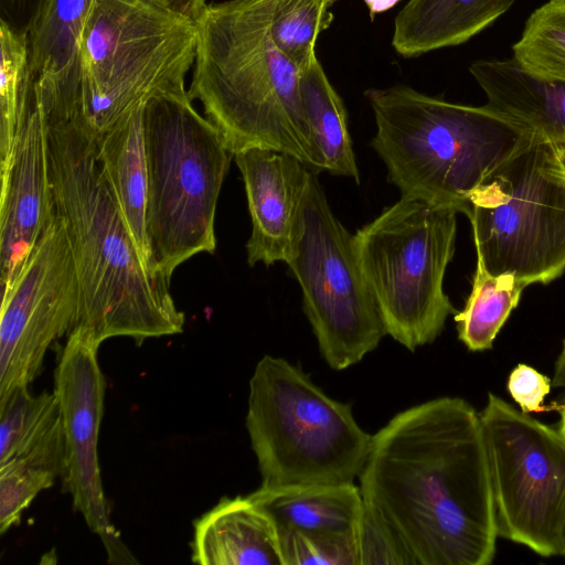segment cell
<instances>
[{"label": "cell", "instance_id": "obj_33", "mask_svg": "<svg viewBox=\"0 0 565 565\" xmlns=\"http://www.w3.org/2000/svg\"><path fill=\"white\" fill-rule=\"evenodd\" d=\"M552 386L562 390L565 397V340L555 360Z\"/></svg>", "mask_w": 565, "mask_h": 565}, {"label": "cell", "instance_id": "obj_19", "mask_svg": "<svg viewBox=\"0 0 565 565\" xmlns=\"http://www.w3.org/2000/svg\"><path fill=\"white\" fill-rule=\"evenodd\" d=\"M515 0H408L394 21L392 46L416 57L460 45L491 25Z\"/></svg>", "mask_w": 565, "mask_h": 565}, {"label": "cell", "instance_id": "obj_7", "mask_svg": "<svg viewBox=\"0 0 565 565\" xmlns=\"http://www.w3.org/2000/svg\"><path fill=\"white\" fill-rule=\"evenodd\" d=\"M262 484L354 483L372 435L282 358L264 355L249 380L245 418Z\"/></svg>", "mask_w": 565, "mask_h": 565}, {"label": "cell", "instance_id": "obj_6", "mask_svg": "<svg viewBox=\"0 0 565 565\" xmlns=\"http://www.w3.org/2000/svg\"><path fill=\"white\" fill-rule=\"evenodd\" d=\"M194 21L148 0H94L78 46L77 103L97 136L167 90H184L194 65Z\"/></svg>", "mask_w": 565, "mask_h": 565}, {"label": "cell", "instance_id": "obj_9", "mask_svg": "<svg viewBox=\"0 0 565 565\" xmlns=\"http://www.w3.org/2000/svg\"><path fill=\"white\" fill-rule=\"evenodd\" d=\"M476 255L493 276L526 286L565 271V164L559 148L533 132L471 192Z\"/></svg>", "mask_w": 565, "mask_h": 565}, {"label": "cell", "instance_id": "obj_16", "mask_svg": "<svg viewBox=\"0 0 565 565\" xmlns=\"http://www.w3.org/2000/svg\"><path fill=\"white\" fill-rule=\"evenodd\" d=\"M93 1L45 0L28 33L30 76L46 116L78 109V46Z\"/></svg>", "mask_w": 565, "mask_h": 565}, {"label": "cell", "instance_id": "obj_8", "mask_svg": "<svg viewBox=\"0 0 565 565\" xmlns=\"http://www.w3.org/2000/svg\"><path fill=\"white\" fill-rule=\"evenodd\" d=\"M457 213L402 196L353 235L385 332L409 351L434 342L457 312L444 291Z\"/></svg>", "mask_w": 565, "mask_h": 565}, {"label": "cell", "instance_id": "obj_21", "mask_svg": "<svg viewBox=\"0 0 565 565\" xmlns=\"http://www.w3.org/2000/svg\"><path fill=\"white\" fill-rule=\"evenodd\" d=\"M142 106L95 136L97 159L105 181L139 253L152 270L146 225L148 183Z\"/></svg>", "mask_w": 565, "mask_h": 565}, {"label": "cell", "instance_id": "obj_31", "mask_svg": "<svg viewBox=\"0 0 565 565\" xmlns=\"http://www.w3.org/2000/svg\"><path fill=\"white\" fill-rule=\"evenodd\" d=\"M44 3L45 0H0V21L29 33Z\"/></svg>", "mask_w": 565, "mask_h": 565}, {"label": "cell", "instance_id": "obj_11", "mask_svg": "<svg viewBox=\"0 0 565 565\" xmlns=\"http://www.w3.org/2000/svg\"><path fill=\"white\" fill-rule=\"evenodd\" d=\"M479 414L499 537L542 557L562 556L565 436L493 393Z\"/></svg>", "mask_w": 565, "mask_h": 565}, {"label": "cell", "instance_id": "obj_1", "mask_svg": "<svg viewBox=\"0 0 565 565\" xmlns=\"http://www.w3.org/2000/svg\"><path fill=\"white\" fill-rule=\"evenodd\" d=\"M364 516L401 565H489L498 530L476 408L444 396L396 414L372 435L359 476Z\"/></svg>", "mask_w": 565, "mask_h": 565}, {"label": "cell", "instance_id": "obj_13", "mask_svg": "<svg viewBox=\"0 0 565 565\" xmlns=\"http://www.w3.org/2000/svg\"><path fill=\"white\" fill-rule=\"evenodd\" d=\"M99 344L78 329L67 334L54 372L66 446L64 484L73 505L97 534L111 564H137L109 518L103 489L98 436L106 381L97 352Z\"/></svg>", "mask_w": 565, "mask_h": 565}, {"label": "cell", "instance_id": "obj_20", "mask_svg": "<svg viewBox=\"0 0 565 565\" xmlns=\"http://www.w3.org/2000/svg\"><path fill=\"white\" fill-rule=\"evenodd\" d=\"M248 495L270 516L278 533H358L364 515L354 483L262 484Z\"/></svg>", "mask_w": 565, "mask_h": 565}, {"label": "cell", "instance_id": "obj_28", "mask_svg": "<svg viewBox=\"0 0 565 565\" xmlns=\"http://www.w3.org/2000/svg\"><path fill=\"white\" fill-rule=\"evenodd\" d=\"M282 565H360L358 533L279 532Z\"/></svg>", "mask_w": 565, "mask_h": 565}, {"label": "cell", "instance_id": "obj_29", "mask_svg": "<svg viewBox=\"0 0 565 565\" xmlns=\"http://www.w3.org/2000/svg\"><path fill=\"white\" fill-rule=\"evenodd\" d=\"M56 478L55 472L24 459L0 463V533L17 525L34 498Z\"/></svg>", "mask_w": 565, "mask_h": 565}, {"label": "cell", "instance_id": "obj_15", "mask_svg": "<svg viewBox=\"0 0 565 565\" xmlns=\"http://www.w3.org/2000/svg\"><path fill=\"white\" fill-rule=\"evenodd\" d=\"M234 159L252 220L246 244L248 265L287 263L311 170L297 158L269 149H247L235 153Z\"/></svg>", "mask_w": 565, "mask_h": 565}, {"label": "cell", "instance_id": "obj_25", "mask_svg": "<svg viewBox=\"0 0 565 565\" xmlns=\"http://www.w3.org/2000/svg\"><path fill=\"white\" fill-rule=\"evenodd\" d=\"M0 166L12 150L15 135L29 110L33 82L30 76L29 34L0 21Z\"/></svg>", "mask_w": 565, "mask_h": 565}, {"label": "cell", "instance_id": "obj_18", "mask_svg": "<svg viewBox=\"0 0 565 565\" xmlns=\"http://www.w3.org/2000/svg\"><path fill=\"white\" fill-rule=\"evenodd\" d=\"M469 72L491 109L557 146H565V82L543 78L513 58L479 60Z\"/></svg>", "mask_w": 565, "mask_h": 565}, {"label": "cell", "instance_id": "obj_17", "mask_svg": "<svg viewBox=\"0 0 565 565\" xmlns=\"http://www.w3.org/2000/svg\"><path fill=\"white\" fill-rule=\"evenodd\" d=\"M191 558L201 565H282L277 527L249 497H224L194 522Z\"/></svg>", "mask_w": 565, "mask_h": 565}, {"label": "cell", "instance_id": "obj_24", "mask_svg": "<svg viewBox=\"0 0 565 565\" xmlns=\"http://www.w3.org/2000/svg\"><path fill=\"white\" fill-rule=\"evenodd\" d=\"M527 287L512 274L491 275L477 257L472 287L462 310L454 315L458 339L471 352L490 350Z\"/></svg>", "mask_w": 565, "mask_h": 565}, {"label": "cell", "instance_id": "obj_3", "mask_svg": "<svg viewBox=\"0 0 565 565\" xmlns=\"http://www.w3.org/2000/svg\"><path fill=\"white\" fill-rule=\"evenodd\" d=\"M276 0L207 3L195 22L189 94L233 153L269 149L324 170L303 108L300 71L271 35Z\"/></svg>", "mask_w": 565, "mask_h": 565}, {"label": "cell", "instance_id": "obj_27", "mask_svg": "<svg viewBox=\"0 0 565 565\" xmlns=\"http://www.w3.org/2000/svg\"><path fill=\"white\" fill-rule=\"evenodd\" d=\"M330 4L331 0H276L271 35L300 73L317 57V38L333 21Z\"/></svg>", "mask_w": 565, "mask_h": 565}, {"label": "cell", "instance_id": "obj_14", "mask_svg": "<svg viewBox=\"0 0 565 565\" xmlns=\"http://www.w3.org/2000/svg\"><path fill=\"white\" fill-rule=\"evenodd\" d=\"M1 167V287L9 289L55 218L46 117L33 85L29 110Z\"/></svg>", "mask_w": 565, "mask_h": 565}, {"label": "cell", "instance_id": "obj_10", "mask_svg": "<svg viewBox=\"0 0 565 565\" xmlns=\"http://www.w3.org/2000/svg\"><path fill=\"white\" fill-rule=\"evenodd\" d=\"M286 264L300 285L303 311L331 369L345 370L377 348L386 332L353 235L333 214L313 171Z\"/></svg>", "mask_w": 565, "mask_h": 565}, {"label": "cell", "instance_id": "obj_36", "mask_svg": "<svg viewBox=\"0 0 565 565\" xmlns=\"http://www.w3.org/2000/svg\"><path fill=\"white\" fill-rule=\"evenodd\" d=\"M562 160L565 164V146H558Z\"/></svg>", "mask_w": 565, "mask_h": 565}, {"label": "cell", "instance_id": "obj_22", "mask_svg": "<svg viewBox=\"0 0 565 565\" xmlns=\"http://www.w3.org/2000/svg\"><path fill=\"white\" fill-rule=\"evenodd\" d=\"M20 458L66 475V446L58 399L53 391L29 387L0 401V463Z\"/></svg>", "mask_w": 565, "mask_h": 565}, {"label": "cell", "instance_id": "obj_37", "mask_svg": "<svg viewBox=\"0 0 565 565\" xmlns=\"http://www.w3.org/2000/svg\"><path fill=\"white\" fill-rule=\"evenodd\" d=\"M563 557H565V533H564V548H563Z\"/></svg>", "mask_w": 565, "mask_h": 565}, {"label": "cell", "instance_id": "obj_26", "mask_svg": "<svg viewBox=\"0 0 565 565\" xmlns=\"http://www.w3.org/2000/svg\"><path fill=\"white\" fill-rule=\"evenodd\" d=\"M512 52L529 73L565 82V0H548L535 9Z\"/></svg>", "mask_w": 565, "mask_h": 565}, {"label": "cell", "instance_id": "obj_32", "mask_svg": "<svg viewBox=\"0 0 565 565\" xmlns=\"http://www.w3.org/2000/svg\"><path fill=\"white\" fill-rule=\"evenodd\" d=\"M168 11L190 19L194 22L201 17L205 6V0H148Z\"/></svg>", "mask_w": 565, "mask_h": 565}, {"label": "cell", "instance_id": "obj_30", "mask_svg": "<svg viewBox=\"0 0 565 565\" xmlns=\"http://www.w3.org/2000/svg\"><path fill=\"white\" fill-rule=\"evenodd\" d=\"M552 379L524 363L518 364L509 374L507 390L523 413H542L548 408L544 399L552 388Z\"/></svg>", "mask_w": 565, "mask_h": 565}, {"label": "cell", "instance_id": "obj_4", "mask_svg": "<svg viewBox=\"0 0 565 565\" xmlns=\"http://www.w3.org/2000/svg\"><path fill=\"white\" fill-rule=\"evenodd\" d=\"M376 124L371 146L404 198L469 213L481 181L533 135L487 105L468 106L396 85L365 93Z\"/></svg>", "mask_w": 565, "mask_h": 565}, {"label": "cell", "instance_id": "obj_12", "mask_svg": "<svg viewBox=\"0 0 565 565\" xmlns=\"http://www.w3.org/2000/svg\"><path fill=\"white\" fill-rule=\"evenodd\" d=\"M79 303L71 247L55 215L12 286L2 290L0 401L35 380L50 347L75 327Z\"/></svg>", "mask_w": 565, "mask_h": 565}, {"label": "cell", "instance_id": "obj_34", "mask_svg": "<svg viewBox=\"0 0 565 565\" xmlns=\"http://www.w3.org/2000/svg\"><path fill=\"white\" fill-rule=\"evenodd\" d=\"M401 0H363L365 3L371 20H374L376 14L386 12L394 8Z\"/></svg>", "mask_w": 565, "mask_h": 565}, {"label": "cell", "instance_id": "obj_35", "mask_svg": "<svg viewBox=\"0 0 565 565\" xmlns=\"http://www.w3.org/2000/svg\"><path fill=\"white\" fill-rule=\"evenodd\" d=\"M561 413V419L558 424L559 431L565 436V401L562 404L556 405V407Z\"/></svg>", "mask_w": 565, "mask_h": 565}, {"label": "cell", "instance_id": "obj_2", "mask_svg": "<svg viewBox=\"0 0 565 565\" xmlns=\"http://www.w3.org/2000/svg\"><path fill=\"white\" fill-rule=\"evenodd\" d=\"M46 124L55 213L65 227L81 292L73 329L99 345L114 337L142 343L181 333L184 313L172 299L170 280L150 269L129 233L103 175L95 134L79 111L46 117Z\"/></svg>", "mask_w": 565, "mask_h": 565}, {"label": "cell", "instance_id": "obj_5", "mask_svg": "<svg viewBox=\"0 0 565 565\" xmlns=\"http://www.w3.org/2000/svg\"><path fill=\"white\" fill-rule=\"evenodd\" d=\"M192 102L186 89L167 90L142 106L150 265L169 280L192 256L214 252L217 199L234 157Z\"/></svg>", "mask_w": 565, "mask_h": 565}, {"label": "cell", "instance_id": "obj_23", "mask_svg": "<svg viewBox=\"0 0 565 565\" xmlns=\"http://www.w3.org/2000/svg\"><path fill=\"white\" fill-rule=\"evenodd\" d=\"M303 108L324 170L360 182L343 100L316 57L300 74Z\"/></svg>", "mask_w": 565, "mask_h": 565}]
</instances>
